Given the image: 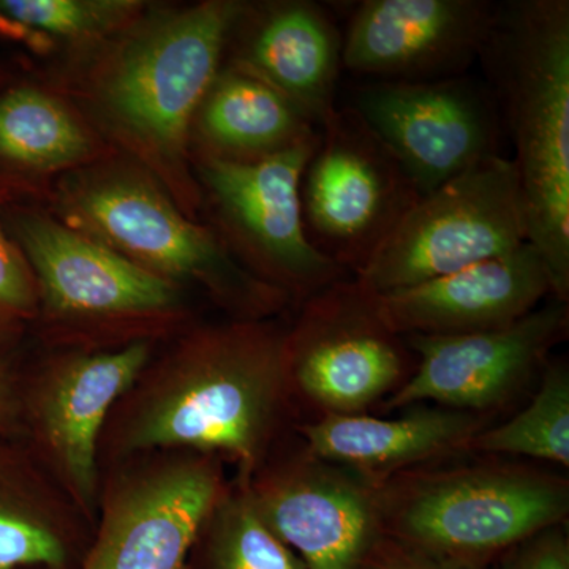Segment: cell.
I'll list each match as a JSON object with an SVG mask.
<instances>
[{
    "mask_svg": "<svg viewBox=\"0 0 569 569\" xmlns=\"http://www.w3.org/2000/svg\"><path fill=\"white\" fill-rule=\"evenodd\" d=\"M279 318L197 323L156 348L112 408L108 463L163 449L203 452L247 479L298 425Z\"/></svg>",
    "mask_w": 569,
    "mask_h": 569,
    "instance_id": "cell-1",
    "label": "cell"
},
{
    "mask_svg": "<svg viewBox=\"0 0 569 569\" xmlns=\"http://www.w3.org/2000/svg\"><path fill=\"white\" fill-rule=\"evenodd\" d=\"M242 2L208 0L142 11L97 43L70 82L78 111L104 142L156 179L194 220L201 206L193 171L194 116L227 54Z\"/></svg>",
    "mask_w": 569,
    "mask_h": 569,
    "instance_id": "cell-2",
    "label": "cell"
},
{
    "mask_svg": "<svg viewBox=\"0 0 569 569\" xmlns=\"http://www.w3.org/2000/svg\"><path fill=\"white\" fill-rule=\"evenodd\" d=\"M479 61L515 144L529 242L569 298V2L509 0Z\"/></svg>",
    "mask_w": 569,
    "mask_h": 569,
    "instance_id": "cell-3",
    "label": "cell"
},
{
    "mask_svg": "<svg viewBox=\"0 0 569 569\" xmlns=\"http://www.w3.org/2000/svg\"><path fill=\"white\" fill-rule=\"evenodd\" d=\"M59 222L149 274L197 288L236 320L276 318L290 299L250 274L213 228L190 219L132 160L108 156L62 174L52 192Z\"/></svg>",
    "mask_w": 569,
    "mask_h": 569,
    "instance_id": "cell-4",
    "label": "cell"
},
{
    "mask_svg": "<svg viewBox=\"0 0 569 569\" xmlns=\"http://www.w3.org/2000/svg\"><path fill=\"white\" fill-rule=\"evenodd\" d=\"M7 228L36 276L33 329L43 350L162 346L198 321L190 291L149 274L50 212L14 209Z\"/></svg>",
    "mask_w": 569,
    "mask_h": 569,
    "instance_id": "cell-5",
    "label": "cell"
},
{
    "mask_svg": "<svg viewBox=\"0 0 569 569\" xmlns=\"http://www.w3.org/2000/svg\"><path fill=\"white\" fill-rule=\"evenodd\" d=\"M376 489L381 535L479 569L569 515L568 478L500 459L411 468Z\"/></svg>",
    "mask_w": 569,
    "mask_h": 569,
    "instance_id": "cell-6",
    "label": "cell"
},
{
    "mask_svg": "<svg viewBox=\"0 0 569 569\" xmlns=\"http://www.w3.org/2000/svg\"><path fill=\"white\" fill-rule=\"evenodd\" d=\"M320 132L254 160L193 159L216 233L250 274L299 306L351 277L313 249L302 220L301 179Z\"/></svg>",
    "mask_w": 569,
    "mask_h": 569,
    "instance_id": "cell-7",
    "label": "cell"
},
{
    "mask_svg": "<svg viewBox=\"0 0 569 569\" xmlns=\"http://www.w3.org/2000/svg\"><path fill=\"white\" fill-rule=\"evenodd\" d=\"M230 479L222 460L186 449L108 463L77 569H182L201 520Z\"/></svg>",
    "mask_w": 569,
    "mask_h": 569,
    "instance_id": "cell-8",
    "label": "cell"
},
{
    "mask_svg": "<svg viewBox=\"0 0 569 569\" xmlns=\"http://www.w3.org/2000/svg\"><path fill=\"white\" fill-rule=\"evenodd\" d=\"M529 242L518 170L503 156L419 198L392 234L355 276L381 295L462 271Z\"/></svg>",
    "mask_w": 569,
    "mask_h": 569,
    "instance_id": "cell-9",
    "label": "cell"
},
{
    "mask_svg": "<svg viewBox=\"0 0 569 569\" xmlns=\"http://www.w3.org/2000/svg\"><path fill=\"white\" fill-rule=\"evenodd\" d=\"M298 307L287 329V372L299 421L305 411H313L309 419L366 413L413 373L417 356L381 320L377 295L355 277Z\"/></svg>",
    "mask_w": 569,
    "mask_h": 569,
    "instance_id": "cell-10",
    "label": "cell"
},
{
    "mask_svg": "<svg viewBox=\"0 0 569 569\" xmlns=\"http://www.w3.org/2000/svg\"><path fill=\"white\" fill-rule=\"evenodd\" d=\"M157 347L44 350L31 366L21 367L17 436L92 523L99 507L104 425Z\"/></svg>",
    "mask_w": 569,
    "mask_h": 569,
    "instance_id": "cell-11",
    "label": "cell"
},
{
    "mask_svg": "<svg viewBox=\"0 0 569 569\" xmlns=\"http://www.w3.org/2000/svg\"><path fill=\"white\" fill-rule=\"evenodd\" d=\"M417 186L355 108H337L301 179L302 220L317 252L355 277L418 203Z\"/></svg>",
    "mask_w": 569,
    "mask_h": 569,
    "instance_id": "cell-12",
    "label": "cell"
},
{
    "mask_svg": "<svg viewBox=\"0 0 569 569\" xmlns=\"http://www.w3.org/2000/svg\"><path fill=\"white\" fill-rule=\"evenodd\" d=\"M242 481L306 569H358L380 538L376 486L318 458L295 432Z\"/></svg>",
    "mask_w": 569,
    "mask_h": 569,
    "instance_id": "cell-13",
    "label": "cell"
},
{
    "mask_svg": "<svg viewBox=\"0 0 569 569\" xmlns=\"http://www.w3.org/2000/svg\"><path fill=\"white\" fill-rule=\"evenodd\" d=\"M350 107L391 149L421 197L501 156L505 130L492 96L466 74L369 82L355 89Z\"/></svg>",
    "mask_w": 569,
    "mask_h": 569,
    "instance_id": "cell-14",
    "label": "cell"
},
{
    "mask_svg": "<svg viewBox=\"0 0 569 569\" xmlns=\"http://www.w3.org/2000/svg\"><path fill=\"white\" fill-rule=\"evenodd\" d=\"M568 328V302L552 298L516 323L492 331L406 336L417 366L406 383L381 402V411L429 402L478 415L498 410L545 370Z\"/></svg>",
    "mask_w": 569,
    "mask_h": 569,
    "instance_id": "cell-15",
    "label": "cell"
},
{
    "mask_svg": "<svg viewBox=\"0 0 569 569\" xmlns=\"http://www.w3.org/2000/svg\"><path fill=\"white\" fill-rule=\"evenodd\" d=\"M498 3L489 0H365L343 36V69L373 81L462 77L479 61Z\"/></svg>",
    "mask_w": 569,
    "mask_h": 569,
    "instance_id": "cell-16",
    "label": "cell"
},
{
    "mask_svg": "<svg viewBox=\"0 0 569 569\" xmlns=\"http://www.w3.org/2000/svg\"><path fill=\"white\" fill-rule=\"evenodd\" d=\"M548 296L553 298L548 266L526 242L462 271L377 295V306L397 336H452L516 323Z\"/></svg>",
    "mask_w": 569,
    "mask_h": 569,
    "instance_id": "cell-17",
    "label": "cell"
},
{
    "mask_svg": "<svg viewBox=\"0 0 569 569\" xmlns=\"http://www.w3.org/2000/svg\"><path fill=\"white\" fill-rule=\"evenodd\" d=\"M342 48V32L316 2H242L228 37V66L271 86L320 130L337 110Z\"/></svg>",
    "mask_w": 569,
    "mask_h": 569,
    "instance_id": "cell-18",
    "label": "cell"
},
{
    "mask_svg": "<svg viewBox=\"0 0 569 569\" xmlns=\"http://www.w3.org/2000/svg\"><path fill=\"white\" fill-rule=\"evenodd\" d=\"M486 425V415L415 406L397 418L326 415L298 422L293 432L318 458L346 467L378 486L411 468L466 455Z\"/></svg>",
    "mask_w": 569,
    "mask_h": 569,
    "instance_id": "cell-19",
    "label": "cell"
},
{
    "mask_svg": "<svg viewBox=\"0 0 569 569\" xmlns=\"http://www.w3.org/2000/svg\"><path fill=\"white\" fill-rule=\"evenodd\" d=\"M93 523L14 433H0V569H77Z\"/></svg>",
    "mask_w": 569,
    "mask_h": 569,
    "instance_id": "cell-20",
    "label": "cell"
},
{
    "mask_svg": "<svg viewBox=\"0 0 569 569\" xmlns=\"http://www.w3.org/2000/svg\"><path fill=\"white\" fill-rule=\"evenodd\" d=\"M318 132L282 93L227 63L194 116L192 144L198 156L254 162Z\"/></svg>",
    "mask_w": 569,
    "mask_h": 569,
    "instance_id": "cell-21",
    "label": "cell"
},
{
    "mask_svg": "<svg viewBox=\"0 0 569 569\" xmlns=\"http://www.w3.org/2000/svg\"><path fill=\"white\" fill-rule=\"evenodd\" d=\"M110 156L104 141L62 97L17 86L0 96V163L26 176L66 174Z\"/></svg>",
    "mask_w": 569,
    "mask_h": 569,
    "instance_id": "cell-22",
    "label": "cell"
},
{
    "mask_svg": "<svg viewBox=\"0 0 569 569\" xmlns=\"http://www.w3.org/2000/svg\"><path fill=\"white\" fill-rule=\"evenodd\" d=\"M182 569H306L269 529L242 479H230L201 520Z\"/></svg>",
    "mask_w": 569,
    "mask_h": 569,
    "instance_id": "cell-23",
    "label": "cell"
},
{
    "mask_svg": "<svg viewBox=\"0 0 569 569\" xmlns=\"http://www.w3.org/2000/svg\"><path fill=\"white\" fill-rule=\"evenodd\" d=\"M529 406L496 427H486L468 452L511 456L569 467V370L567 362L546 365Z\"/></svg>",
    "mask_w": 569,
    "mask_h": 569,
    "instance_id": "cell-24",
    "label": "cell"
},
{
    "mask_svg": "<svg viewBox=\"0 0 569 569\" xmlns=\"http://www.w3.org/2000/svg\"><path fill=\"white\" fill-rule=\"evenodd\" d=\"M144 10L137 0H0L3 20L92 44L114 36Z\"/></svg>",
    "mask_w": 569,
    "mask_h": 569,
    "instance_id": "cell-25",
    "label": "cell"
},
{
    "mask_svg": "<svg viewBox=\"0 0 569 569\" xmlns=\"http://www.w3.org/2000/svg\"><path fill=\"white\" fill-rule=\"evenodd\" d=\"M39 317V287L28 258L0 219V351L28 335Z\"/></svg>",
    "mask_w": 569,
    "mask_h": 569,
    "instance_id": "cell-26",
    "label": "cell"
},
{
    "mask_svg": "<svg viewBox=\"0 0 569 569\" xmlns=\"http://www.w3.org/2000/svg\"><path fill=\"white\" fill-rule=\"evenodd\" d=\"M565 526L541 531L508 552L501 569H569V538Z\"/></svg>",
    "mask_w": 569,
    "mask_h": 569,
    "instance_id": "cell-27",
    "label": "cell"
},
{
    "mask_svg": "<svg viewBox=\"0 0 569 569\" xmlns=\"http://www.w3.org/2000/svg\"><path fill=\"white\" fill-rule=\"evenodd\" d=\"M358 569H479L436 559L380 535Z\"/></svg>",
    "mask_w": 569,
    "mask_h": 569,
    "instance_id": "cell-28",
    "label": "cell"
},
{
    "mask_svg": "<svg viewBox=\"0 0 569 569\" xmlns=\"http://www.w3.org/2000/svg\"><path fill=\"white\" fill-rule=\"evenodd\" d=\"M20 370L9 355L0 351V433H14L20 408Z\"/></svg>",
    "mask_w": 569,
    "mask_h": 569,
    "instance_id": "cell-29",
    "label": "cell"
}]
</instances>
